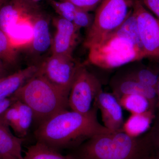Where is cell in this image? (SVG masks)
<instances>
[{"label": "cell", "mask_w": 159, "mask_h": 159, "mask_svg": "<svg viewBox=\"0 0 159 159\" xmlns=\"http://www.w3.org/2000/svg\"><path fill=\"white\" fill-rule=\"evenodd\" d=\"M98 110L93 105L87 114L61 111L39 125L34 137L37 142L58 151L76 148L96 135L111 131L99 123Z\"/></svg>", "instance_id": "obj_1"}, {"label": "cell", "mask_w": 159, "mask_h": 159, "mask_svg": "<svg viewBox=\"0 0 159 159\" xmlns=\"http://www.w3.org/2000/svg\"><path fill=\"white\" fill-rule=\"evenodd\" d=\"M76 148L72 159H145L151 152L144 134L134 138L122 131L96 135Z\"/></svg>", "instance_id": "obj_2"}, {"label": "cell", "mask_w": 159, "mask_h": 159, "mask_svg": "<svg viewBox=\"0 0 159 159\" xmlns=\"http://www.w3.org/2000/svg\"><path fill=\"white\" fill-rule=\"evenodd\" d=\"M11 97L30 107L39 125L69 107L68 97L35 74Z\"/></svg>", "instance_id": "obj_3"}, {"label": "cell", "mask_w": 159, "mask_h": 159, "mask_svg": "<svg viewBox=\"0 0 159 159\" xmlns=\"http://www.w3.org/2000/svg\"><path fill=\"white\" fill-rule=\"evenodd\" d=\"M88 49L89 62L106 70L117 68L146 57L142 46L118 29Z\"/></svg>", "instance_id": "obj_4"}, {"label": "cell", "mask_w": 159, "mask_h": 159, "mask_svg": "<svg viewBox=\"0 0 159 159\" xmlns=\"http://www.w3.org/2000/svg\"><path fill=\"white\" fill-rule=\"evenodd\" d=\"M134 0H102L96 10L84 45L89 49L116 30L133 10Z\"/></svg>", "instance_id": "obj_5"}, {"label": "cell", "mask_w": 159, "mask_h": 159, "mask_svg": "<svg viewBox=\"0 0 159 159\" xmlns=\"http://www.w3.org/2000/svg\"><path fill=\"white\" fill-rule=\"evenodd\" d=\"M102 90L98 77L80 64L69 94V107L71 110L80 113H88L93 108L97 94Z\"/></svg>", "instance_id": "obj_6"}, {"label": "cell", "mask_w": 159, "mask_h": 159, "mask_svg": "<svg viewBox=\"0 0 159 159\" xmlns=\"http://www.w3.org/2000/svg\"><path fill=\"white\" fill-rule=\"evenodd\" d=\"M80 64L73 57L51 54L38 65L35 74L44 78L69 97Z\"/></svg>", "instance_id": "obj_7"}, {"label": "cell", "mask_w": 159, "mask_h": 159, "mask_svg": "<svg viewBox=\"0 0 159 159\" xmlns=\"http://www.w3.org/2000/svg\"><path fill=\"white\" fill-rule=\"evenodd\" d=\"M140 40L145 57L159 60V20L145 9L142 2L134 0Z\"/></svg>", "instance_id": "obj_8"}, {"label": "cell", "mask_w": 159, "mask_h": 159, "mask_svg": "<svg viewBox=\"0 0 159 159\" xmlns=\"http://www.w3.org/2000/svg\"><path fill=\"white\" fill-rule=\"evenodd\" d=\"M53 24L56 31L52 39L51 54L73 57V52L79 36V30L72 22L58 16L53 18Z\"/></svg>", "instance_id": "obj_9"}, {"label": "cell", "mask_w": 159, "mask_h": 159, "mask_svg": "<svg viewBox=\"0 0 159 159\" xmlns=\"http://www.w3.org/2000/svg\"><path fill=\"white\" fill-rule=\"evenodd\" d=\"M93 105L100 111L104 127L114 132L122 131L124 122L123 108L113 93L102 90L97 94Z\"/></svg>", "instance_id": "obj_10"}, {"label": "cell", "mask_w": 159, "mask_h": 159, "mask_svg": "<svg viewBox=\"0 0 159 159\" xmlns=\"http://www.w3.org/2000/svg\"><path fill=\"white\" fill-rule=\"evenodd\" d=\"M40 9L39 4L26 0H9L0 8V29L8 34L16 24Z\"/></svg>", "instance_id": "obj_11"}, {"label": "cell", "mask_w": 159, "mask_h": 159, "mask_svg": "<svg viewBox=\"0 0 159 159\" xmlns=\"http://www.w3.org/2000/svg\"><path fill=\"white\" fill-rule=\"evenodd\" d=\"M32 23V38L26 47L29 48L31 54L39 56L51 49L52 39L50 31V17L41 9L33 16Z\"/></svg>", "instance_id": "obj_12"}, {"label": "cell", "mask_w": 159, "mask_h": 159, "mask_svg": "<svg viewBox=\"0 0 159 159\" xmlns=\"http://www.w3.org/2000/svg\"><path fill=\"white\" fill-rule=\"evenodd\" d=\"M112 93L117 98L127 94H138L142 95L149 99L151 102L157 106L156 89L152 87L135 80L123 76L116 80L112 85Z\"/></svg>", "instance_id": "obj_13"}, {"label": "cell", "mask_w": 159, "mask_h": 159, "mask_svg": "<svg viewBox=\"0 0 159 159\" xmlns=\"http://www.w3.org/2000/svg\"><path fill=\"white\" fill-rule=\"evenodd\" d=\"M24 139L14 135L0 116V159H24L22 145Z\"/></svg>", "instance_id": "obj_14"}, {"label": "cell", "mask_w": 159, "mask_h": 159, "mask_svg": "<svg viewBox=\"0 0 159 159\" xmlns=\"http://www.w3.org/2000/svg\"><path fill=\"white\" fill-rule=\"evenodd\" d=\"M38 66L32 65L0 79V100L11 97L34 76Z\"/></svg>", "instance_id": "obj_15"}, {"label": "cell", "mask_w": 159, "mask_h": 159, "mask_svg": "<svg viewBox=\"0 0 159 159\" xmlns=\"http://www.w3.org/2000/svg\"><path fill=\"white\" fill-rule=\"evenodd\" d=\"M155 116L156 112L153 111L131 114L127 120L124 121L122 131L134 138L142 136L150 128Z\"/></svg>", "instance_id": "obj_16"}, {"label": "cell", "mask_w": 159, "mask_h": 159, "mask_svg": "<svg viewBox=\"0 0 159 159\" xmlns=\"http://www.w3.org/2000/svg\"><path fill=\"white\" fill-rule=\"evenodd\" d=\"M122 108L131 114H142L153 111L156 112V107L150 100L142 95L127 94L118 98Z\"/></svg>", "instance_id": "obj_17"}, {"label": "cell", "mask_w": 159, "mask_h": 159, "mask_svg": "<svg viewBox=\"0 0 159 159\" xmlns=\"http://www.w3.org/2000/svg\"><path fill=\"white\" fill-rule=\"evenodd\" d=\"M24 159H72L70 155L63 156L58 150L37 142L29 146L24 157Z\"/></svg>", "instance_id": "obj_18"}, {"label": "cell", "mask_w": 159, "mask_h": 159, "mask_svg": "<svg viewBox=\"0 0 159 159\" xmlns=\"http://www.w3.org/2000/svg\"><path fill=\"white\" fill-rule=\"evenodd\" d=\"M0 59L6 66H15L18 62L17 52L10 39L0 29Z\"/></svg>", "instance_id": "obj_19"}, {"label": "cell", "mask_w": 159, "mask_h": 159, "mask_svg": "<svg viewBox=\"0 0 159 159\" xmlns=\"http://www.w3.org/2000/svg\"><path fill=\"white\" fill-rule=\"evenodd\" d=\"M19 118L17 129L15 133L19 138H25L27 135L32 121L34 120L33 111L29 106L19 100L16 101Z\"/></svg>", "instance_id": "obj_20"}, {"label": "cell", "mask_w": 159, "mask_h": 159, "mask_svg": "<svg viewBox=\"0 0 159 159\" xmlns=\"http://www.w3.org/2000/svg\"><path fill=\"white\" fill-rule=\"evenodd\" d=\"M159 73L149 68H142L125 74L124 77L135 80L156 89Z\"/></svg>", "instance_id": "obj_21"}, {"label": "cell", "mask_w": 159, "mask_h": 159, "mask_svg": "<svg viewBox=\"0 0 159 159\" xmlns=\"http://www.w3.org/2000/svg\"><path fill=\"white\" fill-rule=\"evenodd\" d=\"M58 16L65 19L73 22L77 8L72 3L66 1L58 0H48Z\"/></svg>", "instance_id": "obj_22"}, {"label": "cell", "mask_w": 159, "mask_h": 159, "mask_svg": "<svg viewBox=\"0 0 159 159\" xmlns=\"http://www.w3.org/2000/svg\"><path fill=\"white\" fill-rule=\"evenodd\" d=\"M144 135L150 145L152 152L159 154V111L156 112L151 126Z\"/></svg>", "instance_id": "obj_23"}, {"label": "cell", "mask_w": 159, "mask_h": 159, "mask_svg": "<svg viewBox=\"0 0 159 159\" xmlns=\"http://www.w3.org/2000/svg\"><path fill=\"white\" fill-rule=\"evenodd\" d=\"M93 20L94 16L90 12L77 9L72 22L80 31L82 28L89 29Z\"/></svg>", "instance_id": "obj_24"}, {"label": "cell", "mask_w": 159, "mask_h": 159, "mask_svg": "<svg viewBox=\"0 0 159 159\" xmlns=\"http://www.w3.org/2000/svg\"><path fill=\"white\" fill-rule=\"evenodd\" d=\"M16 102L1 115L3 120L9 127L12 128L15 133L17 129L19 118L18 109Z\"/></svg>", "instance_id": "obj_25"}, {"label": "cell", "mask_w": 159, "mask_h": 159, "mask_svg": "<svg viewBox=\"0 0 159 159\" xmlns=\"http://www.w3.org/2000/svg\"><path fill=\"white\" fill-rule=\"evenodd\" d=\"M72 3L77 9L91 11L97 9L102 0H58Z\"/></svg>", "instance_id": "obj_26"}, {"label": "cell", "mask_w": 159, "mask_h": 159, "mask_svg": "<svg viewBox=\"0 0 159 159\" xmlns=\"http://www.w3.org/2000/svg\"><path fill=\"white\" fill-rule=\"evenodd\" d=\"M142 3L154 13L159 20V0H142Z\"/></svg>", "instance_id": "obj_27"}, {"label": "cell", "mask_w": 159, "mask_h": 159, "mask_svg": "<svg viewBox=\"0 0 159 159\" xmlns=\"http://www.w3.org/2000/svg\"><path fill=\"white\" fill-rule=\"evenodd\" d=\"M16 99L13 97L0 100V116L9 107L16 102Z\"/></svg>", "instance_id": "obj_28"}, {"label": "cell", "mask_w": 159, "mask_h": 159, "mask_svg": "<svg viewBox=\"0 0 159 159\" xmlns=\"http://www.w3.org/2000/svg\"><path fill=\"white\" fill-rule=\"evenodd\" d=\"M6 66L4 62L0 59V75L2 77H4L6 75L7 70H6Z\"/></svg>", "instance_id": "obj_29"}, {"label": "cell", "mask_w": 159, "mask_h": 159, "mask_svg": "<svg viewBox=\"0 0 159 159\" xmlns=\"http://www.w3.org/2000/svg\"><path fill=\"white\" fill-rule=\"evenodd\" d=\"M156 91L157 95L156 112H158L159 111V76L158 79L157 83Z\"/></svg>", "instance_id": "obj_30"}, {"label": "cell", "mask_w": 159, "mask_h": 159, "mask_svg": "<svg viewBox=\"0 0 159 159\" xmlns=\"http://www.w3.org/2000/svg\"><path fill=\"white\" fill-rule=\"evenodd\" d=\"M145 159H159V154L151 152Z\"/></svg>", "instance_id": "obj_31"}, {"label": "cell", "mask_w": 159, "mask_h": 159, "mask_svg": "<svg viewBox=\"0 0 159 159\" xmlns=\"http://www.w3.org/2000/svg\"><path fill=\"white\" fill-rule=\"evenodd\" d=\"M26 1L34 3V4H38L39 2L43 0H26Z\"/></svg>", "instance_id": "obj_32"}, {"label": "cell", "mask_w": 159, "mask_h": 159, "mask_svg": "<svg viewBox=\"0 0 159 159\" xmlns=\"http://www.w3.org/2000/svg\"><path fill=\"white\" fill-rule=\"evenodd\" d=\"M9 0H0V8Z\"/></svg>", "instance_id": "obj_33"}, {"label": "cell", "mask_w": 159, "mask_h": 159, "mask_svg": "<svg viewBox=\"0 0 159 159\" xmlns=\"http://www.w3.org/2000/svg\"><path fill=\"white\" fill-rule=\"evenodd\" d=\"M2 77H2V76H1V75H0V79H1V78H2Z\"/></svg>", "instance_id": "obj_34"}, {"label": "cell", "mask_w": 159, "mask_h": 159, "mask_svg": "<svg viewBox=\"0 0 159 159\" xmlns=\"http://www.w3.org/2000/svg\"><path fill=\"white\" fill-rule=\"evenodd\" d=\"M139 1H141V2H142V0H139Z\"/></svg>", "instance_id": "obj_35"}]
</instances>
